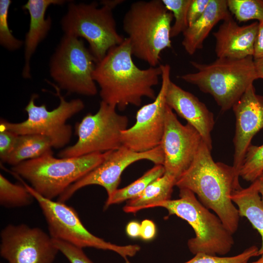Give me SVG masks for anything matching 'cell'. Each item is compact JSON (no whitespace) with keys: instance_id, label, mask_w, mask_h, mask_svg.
<instances>
[{"instance_id":"6da1fadb","label":"cell","mask_w":263,"mask_h":263,"mask_svg":"<svg viewBox=\"0 0 263 263\" xmlns=\"http://www.w3.org/2000/svg\"><path fill=\"white\" fill-rule=\"evenodd\" d=\"M132 56L129 40L126 38L96 63L93 74L100 88L101 101L120 111L129 105L139 106L144 97L154 100L156 95L153 88L162 74L160 65L141 69Z\"/></svg>"},{"instance_id":"7a4b0ae2","label":"cell","mask_w":263,"mask_h":263,"mask_svg":"<svg viewBox=\"0 0 263 263\" xmlns=\"http://www.w3.org/2000/svg\"><path fill=\"white\" fill-rule=\"evenodd\" d=\"M211 150L202 140L193 161L177 179L175 186L196 194L200 202L213 210L233 234L238 229L240 216L231 195L242 188L239 177L232 166L215 162Z\"/></svg>"},{"instance_id":"3957f363","label":"cell","mask_w":263,"mask_h":263,"mask_svg":"<svg viewBox=\"0 0 263 263\" xmlns=\"http://www.w3.org/2000/svg\"><path fill=\"white\" fill-rule=\"evenodd\" d=\"M172 14L162 0H139L130 5L123 19L132 56L156 67L161 52L171 47Z\"/></svg>"},{"instance_id":"277c9868","label":"cell","mask_w":263,"mask_h":263,"mask_svg":"<svg viewBox=\"0 0 263 263\" xmlns=\"http://www.w3.org/2000/svg\"><path fill=\"white\" fill-rule=\"evenodd\" d=\"M109 151L59 158L48 153L13 166L12 172L28 182L39 195L53 200L100 164Z\"/></svg>"},{"instance_id":"5b68a950","label":"cell","mask_w":263,"mask_h":263,"mask_svg":"<svg viewBox=\"0 0 263 263\" xmlns=\"http://www.w3.org/2000/svg\"><path fill=\"white\" fill-rule=\"evenodd\" d=\"M190 63L197 71L178 77L210 94L223 112L232 109L258 79L253 56L242 59L217 58L209 63L194 61Z\"/></svg>"},{"instance_id":"8992f818","label":"cell","mask_w":263,"mask_h":263,"mask_svg":"<svg viewBox=\"0 0 263 263\" xmlns=\"http://www.w3.org/2000/svg\"><path fill=\"white\" fill-rule=\"evenodd\" d=\"M166 209L169 215L185 220L193 228L195 237L188 242L193 254L204 253L212 256L225 255L234 244L233 234L220 219L213 214L187 189H180L179 198L169 199L150 206Z\"/></svg>"},{"instance_id":"52a82bcc","label":"cell","mask_w":263,"mask_h":263,"mask_svg":"<svg viewBox=\"0 0 263 263\" xmlns=\"http://www.w3.org/2000/svg\"><path fill=\"white\" fill-rule=\"evenodd\" d=\"M38 203L46 221L49 234L77 247L110 250L120 255L126 263L140 250L138 244L118 245L95 236L84 226L75 209L65 203L46 199L38 193L20 177L17 176Z\"/></svg>"},{"instance_id":"ba28073f","label":"cell","mask_w":263,"mask_h":263,"mask_svg":"<svg viewBox=\"0 0 263 263\" xmlns=\"http://www.w3.org/2000/svg\"><path fill=\"white\" fill-rule=\"evenodd\" d=\"M101 4L98 7L96 2L89 4L70 2L60 22L64 35L82 38L88 42L96 63L125 38L117 31L113 9Z\"/></svg>"},{"instance_id":"9c48e42d","label":"cell","mask_w":263,"mask_h":263,"mask_svg":"<svg viewBox=\"0 0 263 263\" xmlns=\"http://www.w3.org/2000/svg\"><path fill=\"white\" fill-rule=\"evenodd\" d=\"M50 84L55 88L59 99V104L56 108L49 111L44 104L36 105L35 101L38 95L33 94L24 108L28 115L27 119L19 123H12L1 119L0 130H8L18 135L38 134L45 136L55 149L67 145L72 134V127L67 124V121L80 112L85 105L79 98L67 101L61 94L58 87Z\"/></svg>"},{"instance_id":"30bf717a","label":"cell","mask_w":263,"mask_h":263,"mask_svg":"<svg viewBox=\"0 0 263 263\" xmlns=\"http://www.w3.org/2000/svg\"><path fill=\"white\" fill-rule=\"evenodd\" d=\"M116 108L101 101L94 114L88 113L75 126L76 142L58 153L59 158L79 157L104 153L122 146L121 135L128 128L127 116L119 114Z\"/></svg>"},{"instance_id":"8fae6325","label":"cell","mask_w":263,"mask_h":263,"mask_svg":"<svg viewBox=\"0 0 263 263\" xmlns=\"http://www.w3.org/2000/svg\"><path fill=\"white\" fill-rule=\"evenodd\" d=\"M96 63L82 39L64 35L51 58L50 74L68 94L94 96L97 93L93 77Z\"/></svg>"},{"instance_id":"7c38bea8","label":"cell","mask_w":263,"mask_h":263,"mask_svg":"<svg viewBox=\"0 0 263 263\" xmlns=\"http://www.w3.org/2000/svg\"><path fill=\"white\" fill-rule=\"evenodd\" d=\"M160 66L162 83L158 94L152 102L137 111L134 124L121 132L122 145L134 151H147L161 144L167 106L166 95L171 79L170 66Z\"/></svg>"},{"instance_id":"4fadbf2b","label":"cell","mask_w":263,"mask_h":263,"mask_svg":"<svg viewBox=\"0 0 263 263\" xmlns=\"http://www.w3.org/2000/svg\"><path fill=\"white\" fill-rule=\"evenodd\" d=\"M0 236V254L8 263H53L59 252L49 234L26 224H9Z\"/></svg>"},{"instance_id":"5bb4252c","label":"cell","mask_w":263,"mask_h":263,"mask_svg":"<svg viewBox=\"0 0 263 263\" xmlns=\"http://www.w3.org/2000/svg\"><path fill=\"white\" fill-rule=\"evenodd\" d=\"M142 160L163 165L164 154L161 146L144 152L134 151L124 146L109 151L100 164L71 185L58 197L57 201L65 203L79 189L93 185L104 188L108 197H110L118 189L124 170L130 165Z\"/></svg>"},{"instance_id":"9a60e30c","label":"cell","mask_w":263,"mask_h":263,"mask_svg":"<svg viewBox=\"0 0 263 263\" xmlns=\"http://www.w3.org/2000/svg\"><path fill=\"white\" fill-rule=\"evenodd\" d=\"M202 140L198 132L188 123L183 125L167 105L160 144L164 154L165 172L177 180L192 163Z\"/></svg>"},{"instance_id":"2e32d148","label":"cell","mask_w":263,"mask_h":263,"mask_svg":"<svg viewBox=\"0 0 263 263\" xmlns=\"http://www.w3.org/2000/svg\"><path fill=\"white\" fill-rule=\"evenodd\" d=\"M232 109L236 118L232 167L239 177L240 169L251 140L263 129V96L256 94L252 84Z\"/></svg>"},{"instance_id":"e0dca14e","label":"cell","mask_w":263,"mask_h":263,"mask_svg":"<svg viewBox=\"0 0 263 263\" xmlns=\"http://www.w3.org/2000/svg\"><path fill=\"white\" fill-rule=\"evenodd\" d=\"M167 105L187 121L200 134L203 141L212 149L211 132L214 128V115L192 94L169 82L166 95Z\"/></svg>"},{"instance_id":"ac0fdd59","label":"cell","mask_w":263,"mask_h":263,"mask_svg":"<svg viewBox=\"0 0 263 263\" xmlns=\"http://www.w3.org/2000/svg\"><path fill=\"white\" fill-rule=\"evenodd\" d=\"M259 22L240 26L231 15L213 33L218 58L242 59L253 56Z\"/></svg>"},{"instance_id":"d6986e66","label":"cell","mask_w":263,"mask_h":263,"mask_svg":"<svg viewBox=\"0 0 263 263\" xmlns=\"http://www.w3.org/2000/svg\"><path fill=\"white\" fill-rule=\"evenodd\" d=\"M64 0H28L22 9L28 12L30 22L28 31L25 35L24 44V65L22 75L31 78L30 60L38 44L46 37L52 25L51 18L45 15L51 5H62Z\"/></svg>"},{"instance_id":"ffe728a7","label":"cell","mask_w":263,"mask_h":263,"mask_svg":"<svg viewBox=\"0 0 263 263\" xmlns=\"http://www.w3.org/2000/svg\"><path fill=\"white\" fill-rule=\"evenodd\" d=\"M231 14L227 0H210L203 15L183 32L182 44L189 55L203 47V43L212 28Z\"/></svg>"},{"instance_id":"44dd1931","label":"cell","mask_w":263,"mask_h":263,"mask_svg":"<svg viewBox=\"0 0 263 263\" xmlns=\"http://www.w3.org/2000/svg\"><path fill=\"white\" fill-rule=\"evenodd\" d=\"M231 199L238 207L240 216L245 217L261 235L258 256L263 254V203L259 192L258 179L246 188L234 190Z\"/></svg>"},{"instance_id":"7402d4cb","label":"cell","mask_w":263,"mask_h":263,"mask_svg":"<svg viewBox=\"0 0 263 263\" xmlns=\"http://www.w3.org/2000/svg\"><path fill=\"white\" fill-rule=\"evenodd\" d=\"M177 179L166 172L150 183L137 197L128 201L123 207L126 213H135L155 203L170 199Z\"/></svg>"},{"instance_id":"603a6c76","label":"cell","mask_w":263,"mask_h":263,"mask_svg":"<svg viewBox=\"0 0 263 263\" xmlns=\"http://www.w3.org/2000/svg\"><path fill=\"white\" fill-rule=\"evenodd\" d=\"M52 148L51 141L45 136L38 134L19 135L14 149L5 163L16 166L53 152Z\"/></svg>"},{"instance_id":"cb8c5ba5","label":"cell","mask_w":263,"mask_h":263,"mask_svg":"<svg viewBox=\"0 0 263 263\" xmlns=\"http://www.w3.org/2000/svg\"><path fill=\"white\" fill-rule=\"evenodd\" d=\"M165 172L162 165H155L141 177L127 186L117 189L111 196L107 197L104 206V209H107L111 205L137 197L150 183L162 176Z\"/></svg>"},{"instance_id":"d4e9b609","label":"cell","mask_w":263,"mask_h":263,"mask_svg":"<svg viewBox=\"0 0 263 263\" xmlns=\"http://www.w3.org/2000/svg\"><path fill=\"white\" fill-rule=\"evenodd\" d=\"M35 200L23 183H13L0 174V204L6 208L28 206Z\"/></svg>"},{"instance_id":"484cf974","label":"cell","mask_w":263,"mask_h":263,"mask_svg":"<svg viewBox=\"0 0 263 263\" xmlns=\"http://www.w3.org/2000/svg\"><path fill=\"white\" fill-rule=\"evenodd\" d=\"M263 173V144L251 145L248 148L239 171V176L251 183Z\"/></svg>"},{"instance_id":"4316f807","label":"cell","mask_w":263,"mask_h":263,"mask_svg":"<svg viewBox=\"0 0 263 263\" xmlns=\"http://www.w3.org/2000/svg\"><path fill=\"white\" fill-rule=\"evenodd\" d=\"M229 11L239 22L263 20V0H227Z\"/></svg>"},{"instance_id":"83f0119b","label":"cell","mask_w":263,"mask_h":263,"mask_svg":"<svg viewBox=\"0 0 263 263\" xmlns=\"http://www.w3.org/2000/svg\"><path fill=\"white\" fill-rule=\"evenodd\" d=\"M166 8L174 18L171 26L170 37L174 38L183 32L188 27V13L192 0H162Z\"/></svg>"},{"instance_id":"f1b7e54d","label":"cell","mask_w":263,"mask_h":263,"mask_svg":"<svg viewBox=\"0 0 263 263\" xmlns=\"http://www.w3.org/2000/svg\"><path fill=\"white\" fill-rule=\"evenodd\" d=\"M258 247L252 245L242 253L231 257H219L200 253L183 263H248L251 258L258 256Z\"/></svg>"},{"instance_id":"f546056e","label":"cell","mask_w":263,"mask_h":263,"mask_svg":"<svg viewBox=\"0 0 263 263\" xmlns=\"http://www.w3.org/2000/svg\"><path fill=\"white\" fill-rule=\"evenodd\" d=\"M10 0H0V44L9 51L19 49L24 41L16 38L9 28L8 15L11 3Z\"/></svg>"},{"instance_id":"4dcf8cb0","label":"cell","mask_w":263,"mask_h":263,"mask_svg":"<svg viewBox=\"0 0 263 263\" xmlns=\"http://www.w3.org/2000/svg\"><path fill=\"white\" fill-rule=\"evenodd\" d=\"M54 240L55 245L70 263H94L82 248L60 240Z\"/></svg>"},{"instance_id":"1f68e13d","label":"cell","mask_w":263,"mask_h":263,"mask_svg":"<svg viewBox=\"0 0 263 263\" xmlns=\"http://www.w3.org/2000/svg\"><path fill=\"white\" fill-rule=\"evenodd\" d=\"M19 135L5 130H0V158L5 163L13 151Z\"/></svg>"},{"instance_id":"d6a6232c","label":"cell","mask_w":263,"mask_h":263,"mask_svg":"<svg viewBox=\"0 0 263 263\" xmlns=\"http://www.w3.org/2000/svg\"><path fill=\"white\" fill-rule=\"evenodd\" d=\"M210 0H192L188 13V26L194 23L204 14Z\"/></svg>"},{"instance_id":"836d02e7","label":"cell","mask_w":263,"mask_h":263,"mask_svg":"<svg viewBox=\"0 0 263 263\" xmlns=\"http://www.w3.org/2000/svg\"><path fill=\"white\" fill-rule=\"evenodd\" d=\"M156 233L154 223L149 219L143 220L140 223V238L145 241L152 240Z\"/></svg>"},{"instance_id":"e575fe53","label":"cell","mask_w":263,"mask_h":263,"mask_svg":"<svg viewBox=\"0 0 263 263\" xmlns=\"http://www.w3.org/2000/svg\"><path fill=\"white\" fill-rule=\"evenodd\" d=\"M254 59L263 57V20L259 22V27L254 46Z\"/></svg>"},{"instance_id":"d590c367","label":"cell","mask_w":263,"mask_h":263,"mask_svg":"<svg viewBox=\"0 0 263 263\" xmlns=\"http://www.w3.org/2000/svg\"><path fill=\"white\" fill-rule=\"evenodd\" d=\"M126 233L132 238L140 237V223L136 221H132L128 223L126 227Z\"/></svg>"},{"instance_id":"8d00e7d4","label":"cell","mask_w":263,"mask_h":263,"mask_svg":"<svg viewBox=\"0 0 263 263\" xmlns=\"http://www.w3.org/2000/svg\"><path fill=\"white\" fill-rule=\"evenodd\" d=\"M254 63L258 79H263V57L254 59Z\"/></svg>"},{"instance_id":"74e56055","label":"cell","mask_w":263,"mask_h":263,"mask_svg":"<svg viewBox=\"0 0 263 263\" xmlns=\"http://www.w3.org/2000/svg\"><path fill=\"white\" fill-rule=\"evenodd\" d=\"M124 1L123 0H102L101 4H106L109 7L114 9L116 6L123 3Z\"/></svg>"},{"instance_id":"f35d334b","label":"cell","mask_w":263,"mask_h":263,"mask_svg":"<svg viewBox=\"0 0 263 263\" xmlns=\"http://www.w3.org/2000/svg\"><path fill=\"white\" fill-rule=\"evenodd\" d=\"M259 182V192L261 195L262 201L263 203V173L258 179Z\"/></svg>"},{"instance_id":"ab89813d","label":"cell","mask_w":263,"mask_h":263,"mask_svg":"<svg viewBox=\"0 0 263 263\" xmlns=\"http://www.w3.org/2000/svg\"><path fill=\"white\" fill-rule=\"evenodd\" d=\"M261 256V257L259 259L255 262H252V263H263V254Z\"/></svg>"}]
</instances>
